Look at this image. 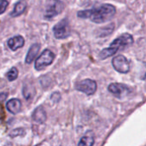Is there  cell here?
<instances>
[{"label":"cell","instance_id":"6da1fadb","mask_svg":"<svg viewBox=\"0 0 146 146\" xmlns=\"http://www.w3.org/2000/svg\"><path fill=\"white\" fill-rule=\"evenodd\" d=\"M116 13V9L110 3H99L92 9L80 10L77 16L82 19H89L94 23H105L110 21Z\"/></svg>","mask_w":146,"mask_h":146},{"label":"cell","instance_id":"7a4b0ae2","mask_svg":"<svg viewBox=\"0 0 146 146\" xmlns=\"http://www.w3.org/2000/svg\"><path fill=\"white\" fill-rule=\"evenodd\" d=\"M133 43V38L130 33H122L117 37L108 48L102 50L99 53V58L104 60L111 56H114L119 50H122L128 46L132 45Z\"/></svg>","mask_w":146,"mask_h":146},{"label":"cell","instance_id":"3957f363","mask_svg":"<svg viewBox=\"0 0 146 146\" xmlns=\"http://www.w3.org/2000/svg\"><path fill=\"white\" fill-rule=\"evenodd\" d=\"M64 9V3L61 0H49L45 5L44 17L45 20H50L60 15Z\"/></svg>","mask_w":146,"mask_h":146},{"label":"cell","instance_id":"277c9868","mask_svg":"<svg viewBox=\"0 0 146 146\" xmlns=\"http://www.w3.org/2000/svg\"><path fill=\"white\" fill-rule=\"evenodd\" d=\"M55 59V54L50 50H44L37 58L34 64V68L37 71H41L50 66Z\"/></svg>","mask_w":146,"mask_h":146},{"label":"cell","instance_id":"5b68a950","mask_svg":"<svg viewBox=\"0 0 146 146\" xmlns=\"http://www.w3.org/2000/svg\"><path fill=\"white\" fill-rule=\"evenodd\" d=\"M53 33L55 38L57 39H63L68 38L71 33L68 20L67 18L62 19L56 25H55L53 27Z\"/></svg>","mask_w":146,"mask_h":146},{"label":"cell","instance_id":"8992f818","mask_svg":"<svg viewBox=\"0 0 146 146\" xmlns=\"http://www.w3.org/2000/svg\"><path fill=\"white\" fill-rule=\"evenodd\" d=\"M75 88L77 91L83 92L87 96H91L96 92L98 86H97V82L95 80H91V79H86V80H83L78 82L76 84Z\"/></svg>","mask_w":146,"mask_h":146},{"label":"cell","instance_id":"52a82bcc","mask_svg":"<svg viewBox=\"0 0 146 146\" xmlns=\"http://www.w3.org/2000/svg\"><path fill=\"white\" fill-rule=\"evenodd\" d=\"M108 90L110 93H112L115 97H116L117 98H124L127 96H128L131 93V89L124 85V84H121V83H112L109 86Z\"/></svg>","mask_w":146,"mask_h":146},{"label":"cell","instance_id":"ba28073f","mask_svg":"<svg viewBox=\"0 0 146 146\" xmlns=\"http://www.w3.org/2000/svg\"><path fill=\"white\" fill-rule=\"evenodd\" d=\"M112 65L118 73L127 74L130 71V63L127 58L123 55H119L114 57L112 59Z\"/></svg>","mask_w":146,"mask_h":146},{"label":"cell","instance_id":"9c48e42d","mask_svg":"<svg viewBox=\"0 0 146 146\" xmlns=\"http://www.w3.org/2000/svg\"><path fill=\"white\" fill-rule=\"evenodd\" d=\"M24 43H25V39L21 35H17V36L13 37V38H10L7 42L9 48L13 51H15L18 49L23 47Z\"/></svg>","mask_w":146,"mask_h":146},{"label":"cell","instance_id":"30bf717a","mask_svg":"<svg viewBox=\"0 0 146 146\" xmlns=\"http://www.w3.org/2000/svg\"><path fill=\"white\" fill-rule=\"evenodd\" d=\"M32 117H33V120L38 124H43L44 122H45L47 119V115L43 106L40 105L38 108H36L32 115Z\"/></svg>","mask_w":146,"mask_h":146},{"label":"cell","instance_id":"8fae6325","mask_svg":"<svg viewBox=\"0 0 146 146\" xmlns=\"http://www.w3.org/2000/svg\"><path fill=\"white\" fill-rule=\"evenodd\" d=\"M6 108L11 114L16 115L21 110V102L18 98H12L7 102Z\"/></svg>","mask_w":146,"mask_h":146},{"label":"cell","instance_id":"7c38bea8","mask_svg":"<svg viewBox=\"0 0 146 146\" xmlns=\"http://www.w3.org/2000/svg\"><path fill=\"white\" fill-rule=\"evenodd\" d=\"M40 50V44H33L31 45V47L29 48L28 50V52L27 54V56H26V60H25V62L27 64H30L36 57V56L38 55V51Z\"/></svg>","mask_w":146,"mask_h":146},{"label":"cell","instance_id":"4fadbf2b","mask_svg":"<svg viewBox=\"0 0 146 146\" xmlns=\"http://www.w3.org/2000/svg\"><path fill=\"white\" fill-rule=\"evenodd\" d=\"M26 9H27V2H26V0H20L15 4L14 9L10 13V16H12V17L20 16L21 14H23V12L25 11Z\"/></svg>","mask_w":146,"mask_h":146},{"label":"cell","instance_id":"5bb4252c","mask_svg":"<svg viewBox=\"0 0 146 146\" xmlns=\"http://www.w3.org/2000/svg\"><path fill=\"white\" fill-rule=\"evenodd\" d=\"M95 141H94V138L92 135H86L84 137L81 138L80 141L79 142L78 145L82 146V145H86V146H92L94 145Z\"/></svg>","mask_w":146,"mask_h":146},{"label":"cell","instance_id":"9a60e30c","mask_svg":"<svg viewBox=\"0 0 146 146\" xmlns=\"http://www.w3.org/2000/svg\"><path fill=\"white\" fill-rule=\"evenodd\" d=\"M6 77H7V79H8L9 81H14V80H15L17 79V77H18V70H17V68H15V67L11 68L9 70V72L7 73Z\"/></svg>","mask_w":146,"mask_h":146},{"label":"cell","instance_id":"2e32d148","mask_svg":"<svg viewBox=\"0 0 146 146\" xmlns=\"http://www.w3.org/2000/svg\"><path fill=\"white\" fill-rule=\"evenodd\" d=\"M30 87H31V86L26 85V86L23 87V89H22V94H23V96L25 97V98H26L27 100L30 99V98L33 97V95L34 94V92H31Z\"/></svg>","mask_w":146,"mask_h":146},{"label":"cell","instance_id":"e0dca14e","mask_svg":"<svg viewBox=\"0 0 146 146\" xmlns=\"http://www.w3.org/2000/svg\"><path fill=\"white\" fill-rule=\"evenodd\" d=\"M24 129L22 128H17V129H15L13 130L11 133H10V136L11 137H18V136H22L24 134Z\"/></svg>","mask_w":146,"mask_h":146},{"label":"cell","instance_id":"ac0fdd59","mask_svg":"<svg viewBox=\"0 0 146 146\" xmlns=\"http://www.w3.org/2000/svg\"><path fill=\"white\" fill-rule=\"evenodd\" d=\"M8 5H9V2L7 0H0V15L5 12Z\"/></svg>","mask_w":146,"mask_h":146},{"label":"cell","instance_id":"d6986e66","mask_svg":"<svg viewBox=\"0 0 146 146\" xmlns=\"http://www.w3.org/2000/svg\"><path fill=\"white\" fill-rule=\"evenodd\" d=\"M7 96H8V93H6V92H2V93H0V103L3 102V101L7 98Z\"/></svg>","mask_w":146,"mask_h":146},{"label":"cell","instance_id":"ffe728a7","mask_svg":"<svg viewBox=\"0 0 146 146\" xmlns=\"http://www.w3.org/2000/svg\"><path fill=\"white\" fill-rule=\"evenodd\" d=\"M0 124H1V120H0Z\"/></svg>","mask_w":146,"mask_h":146}]
</instances>
